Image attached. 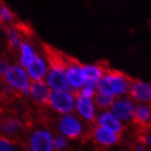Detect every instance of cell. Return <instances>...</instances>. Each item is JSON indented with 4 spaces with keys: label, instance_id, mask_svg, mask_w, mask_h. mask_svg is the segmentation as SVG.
<instances>
[{
    "label": "cell",
    "instance_id": "obj_2",
    "mask_svg": "<svg viewBox=\"0 0 151 151\" xmlns=\"http://www.w3.org/2000/svg\"><path fill=\"white\" fill-rule=\"evenodd\" d=\"M58 130L60 135L70 140H78L85 136L83 120L73 114L61 115L58 120Z\"/></svg>",
    "mask_w": 151,
    "mask_h": 151
},
{
    "label": "cell",
    "instance_id": "obj_20",
    "mask_svg": "<svg viewBox=\"0 0 151 151\" xmlns=\"http://www.w3.org/2000/svg\"><path fill=\"white\" fill-rule=\"evenodd\" d=\"M0 20L3 26H12L15 21V14L11 8L6 4L0 2Z\"/></svg>",
    "mask_w": 151,
    "mask_h": 151
},
{
    "label": "cell",
    "instance_id": "obj_23",
    "mask_svg": "<svg viewBox=\"0 0 151 151\" xmlns=\"http://www.w3.org/2000/svg\"><path fill=\"white\" fill-rule=\"evenodd\" d=\"M97 93V88L92 85H83L80 90L78 91V93L81 94L84 97H87V98H93L95 93Z\"/></svg>",
    "mask_w": 151,
    "mask_h": 151
},
{
    "label": "cell",
    "instance_id": "obj_21",
    "mask_svg": "<svg viewBox=\"0 0 151 151\" xmlns=\"http://www.w3.org/2000/svg\"><path fill=\"white\" fill-rule=\"evenodd\" d=\"M93 103L95 104V107L98 108L102 111H105V110H109L111 105L114 102V99L111 98V97L104 95L103 93H100L97 92L94 95V97L93 98Z\"/></svg>",
    "mask_w": 151,
    "mask_h": 151
},
{
    "label": "cell",
    "instance_id": "obj_17",
    "mask_svg": "<svg viewBox=\"0 0 151 151\" xmlns=\"http://www.w3.org/2000/svg\"><path fill=\"white\" fill-rule=\"evenodd\" d=\"M17 50H19V64L24 69L30 65L38 55L32 43L26 40L22 42Z\"/></svg>",
    "mask_w": 151,
    "mask_h": 151
},
{
    "label": "cell",
    "instance_id": "obj_13",
    "mask_svg": "<svg viewBox=\"0 0 151 151\" xmlns=\"http://www.w3.org/2000/svg\"><path fill=\"white\" fill-rule=\"evenodd\" d=\"M51 90L43 81L31 82L29 96L34 103L41 106H49V100Z\"/></svg>",
    "mask_w": 151,
    "mask_h": 151
},
{
    "label": "cell",
    "instance_id": "obj_27",
    "mask_svg": "<svg viewBox=\"0 0 151 151\" xmlns=\"http://www.w3.org/2000/svg\"><path fill=\"white\" fill-rule=\"evenodd\" d=\"M134 151H146V147L141 143H137L134 147Z\"/></svg>",
    "mask_w": 151,
    "mask_h": 151
},
{
    "label": "cell",
    "instance_id": "obj_9",
    "mask_svg": "<svg viewBox=\"0 0 151 151\" xmlns=\"http://www.w3.org/2000/svg\"><path fill=\"white\" fill-rule=\"evenodd\" d=\"M75 95V110L78 114V116L86 123L95 124L97 117L96 107L92 98H87L78 93Z\"/></svg>",
    "mask_w": 151,
    "mask_h": 151
},
{
    "label": "cell",
    "instance_id": "obj_24",
    "mask_svg": "<svg viewBox=\"0 0 151 151\" xmlns=\"http://www.w3.org/2000/svg\"><path fill=\"white\" fill-rule=\"evenodd\" d=\"M13 149V141L7 137L0 136V151H11Z\"/></svg>",
    "mask_w": 151,
    "mask_h": 151
},
{
    "label": "cell",
    "instance_id": "obj_14",
    "mask_svg": "<svg viewBox=\"0 0 151 151\" xmlns=\"http://www.w3.org/2000/svg\"><path fill=\"white\" fill-rule=\"evenodd\" d=\"M25 70L31 82H40L43 81L47 75L49 64L46 58L38 54L32 63Z\"/></svg>",
    "mask_w": 151,
    "mask_h": 151
},
{
    "label": "cell",
    "instance_id": "obj_1",
    "mask_svg": "<svg viewBox=\"0 0 151 151\" xmlns=\"http://www.w3.org/2000/svg\"><path fill=\"white\" fill-rule=\"evenodd\" d=\"M132 79L119 70H106L97 85V92L113 99L127 96L129 92Z\"/></svg>",
    "mask_w": 151,
    "mask_h": 151
},
{
    "label": "cell",
    "instance_id": "obj_5",
    "mask_svg": "<svg viewBox=\"0 0 151 151\" xmlns=\"http://www.w3.org/2000/svg\"><path fill=\"white\" fill-rule=\"evenodd\" d=\"M52 133L45 128L34 130L29 138V151H55Z\"/></svg>",
    "mask_w": 151,
    "mask_h": 151
},
{
    "label": "cell",
    "instance_id": "obj_18",
    "mask_svg": "<svg viewBox=\"0 0 151 151\" xmlns=\"http://www.w3.org/2000/svg\"><path fill=\"white\" fill-rule=\"evenodd\" d=\"M133 122L142 127H151V106L148 104H137L135 109Z\"/></svg>",
    "mask_w": 151,
    "mask_h": 151
},
{
    "label": "cell",
    "instance_id": "obj_22",
    "mask_svg": "<svg viewBox=\"0 0 151 151\" xmlns=\"http://www.w3.org/2000/svg\"><path fill=\"white\" fill-rule=\"evenodd\" d=\"M53 145L55 151H65L69 147V139L61 135H58L53 139Z\"/></svg>",
    "mask_w": 151,
    "mask_h": 151
},
{
    "label": "cell",
    "instance_id": "obj_15",
    "mask_svg": "<svg viewBox=\"0 0 151 151\" xmlns=\"http://www.w3.org/2000/svg\"><path fill=\"white\" fill-rule=\"evenodd\" d=\"M91 136L97 144L104 147L115 146L120 139V135L96 125L91 131Z\"/></svg>",
    "mask_w": 151,
    "mask_h": 151
},
{
    "label": "cell",
    "instance_id": "obj_30",
    "mask_svg": "<svg viewBox=\"0 0 151 151\" xmlns=\"http://www.w3.org/2000/svg\"><path fill=\"white\" fill-rule=\"evenodd\" d=\"M11 151H16V150H15V149H13V150H11Z\"/></svg>",
    "mask_w": 151,
    "mask_h": 151
},
{
    "label": "cell",
    "instance_id": "obj_29",
    "mask_svg": "<svg viewBox=\"0 0 151 151\" xmlns=\"http://www.w3.org/2000/svg\"><path fill=\"white\" fill-rule=\"evenodd\" d=\"M150 104V106H151V100H150V104Z\"/></svg>",
    "mask_w": 151,
    "mask_h": 151
},
{
    "label": "cell",
    "instance_id": "obj_11",
    "mask_svg": "<svg viewBox=\"0 0 151 151\" xmlns=\"http://www.w3.org/2000/svg\"><path fill=\"white\" fill-rule=\"evenodd\" d=\"M23 130L24 125L19 117L6 116L0 119V136L1 137L11 139L19 137Z\"/></svg>",
    "mask_w": 151,
    "mask_h": 151
},
{
    "label": "cell",
    "instance_id": "obj_10",
    "mask_svg": "<svg viewBox=\"0 0 151 151\" xmlns=\"http://www.w3.org/2000/svg\"><path fill=\"white\" fill-rule=\"evenodd\" d=\"M129 97L137 104H150L151 100V83L142 80H132Z\"/></svg>",
    "mask_w": 151,
    "mask_h": 151
},
{
    "label": "cell",
    "instance_id": "obj_28",
    "mask_svg": "<svg viewBox=\"0 0 151 151\" xmlns=\"http://www.w3.org/2000/svg\"><path fill=\"white\" fill-rule=\"evenodd\" d=\"M3 27V24H2V22H1V20H0V29H1Z\"/></svg>",
    "mask_w": 151,
    "mask_h": 151
},
{
    "label": "cell",
    "instance_id": "obj_25",
    "mask_svg": "<svg viewBox=\"0 0 151 151\" xmlns=\"http://www.w3.org/2000/svg\"><path fill=\"white\" fill-rule=\"evenodd\" d=\"M10 67V63H8V60L2 58L0 59V81H4V76L6 73L7 70Z\"/></svg>",
    "mask_w": 151,
    "mask_h": 151
},
{
    "label": "cell",
    "instance_id": "obj_26",
    "mask_svg": "<svg viewBox=\"0 0 151 151\" xmlns=\"http://www.w3.org/2000/svg\"><path fill=\"white\" fill-rule=\"evenodd\" d=\"M142 145H144L146 147H151V134H145L141 137V142Z\"/></svg>",
    "mask_w": 151,
    "mask_h": 151
},
{
    "label": "cell",
    "instance_id": "obj_19",
    "mask_svg": "<svg viewBox=\"0 0 151 151\" xmlns=\"http://www.w3.org/2000/svg\"><path fill=\"white\" fill-rule=\"evenodd\" d=\"M6 37L7 43L12 49L19 50L22 42L25 40L23 38V34L19 29H17L14 25L8 26L6 29Z\"/></svg>",
    "mask_w": 151,
    "mask_h": 151
},
{
    "label": "cell",
    "instance_id": "obj_12",
    "mask_svg": "<svg viewBox=\"0 0 151 151\" xmlns=\"http://www.w3.org/2000/svg\"><path fill=\"white\" fill-rule=\"evenodd\" d=\"M95 124L96 126L108 129L117 135H121L125 130V125L115 117L109 110L101 111L97 114Z\"/></svg>",
    "mask_w": 151,
    "mask_h": 151
},
{
    "label": "cell",
    "instance_id": "obj_4",
    "mask_svg": "<svg viewBox=\"0 0 151 151\" xmlns=\"http://www.w3.org/2000/svg\"><path fill=\"white\" fill-rule=\"evenodd\" d=\"M49 106L61 115L72 114L75 110V95L70 91L51 92Z\"/></svg>",
    "mask_w": 151,
    "mask_h": 151
},
{
    "label": "cell",
    "instance_id": "obj_7",
    "mask_svg": "<svg viewBox=\"0 0 151 151\" xmlns=\"http://www.w3.org/2000/svg\"><path fill=\"white\" fill-rule=\"evenodd\" d=\"M137 104L130 97H119L114 100L109 111L123 124L127 123L133 121Z\"/></svg>",
    "mask_w": 151,
    "mask_h": 151
},
{
    "label": "cell",
    "instance_id": "obj_3",
    "mask_svg": "<svg viewBox=\"0 0 151 151\" xmlns=\"http://www.w3.org/2000/svg\"><path fill=\"white\" fill-rule=\"evenodd\" d=\"M4 82L16 93L29 96L30 80L26 70L19 64L10 65L4 76Z\"/></svg>",
    "mask_w": 151,
    "mask_h": 151
},
{
    "label": "cell",
    "instance_id": "obj_6",
    "mask_svg": "<svg viewBox=\"0 0 151 151\" xmlns=\"http://www.w3.org/2000/svg\"><path fill=\"white\" fill-rule=\"evenodd\" d=\"M64 69L65 66L61 64L49 65V70L45 77V83L50 87L51 92L70 91Z\"/></svg>",
    "mask_w": 151,
    "mask_h": 151
},
{
    "label": "cell",
    "instance_id": "obj_8",
    "mask_svg": "<svg viewBox=\"0 0 151 151\" xmlns=\"http://www.w3.org/2000/svg\"><path fill=\"white\" fill-rule=\"evenodd\" d=\"M64 72L70 90L77 92L85 84L83 75V64L76 60L67 59Z\"/></svg>",
    "mask_w": 151,
    "mask_h": 151
},
{
    "label": "cell",
    "instance_id": "obj_16",
    "mask_svg": "<svg viewBox=\"0 0 151 151\" xmlns=\"http://www.w3.org/2000/svg\"><path fill=\"white\" fill-rule=\"evenodd\" d=\"M106 70L107 69L100 63L83 64V75L85 84L97 88V85L105 73Z\"/></svg>",
    "mask_w": 151,
    "mask_h": 151
}]
</instances>
